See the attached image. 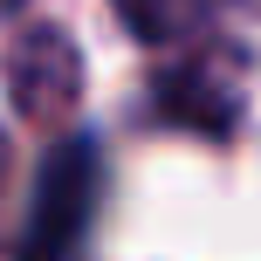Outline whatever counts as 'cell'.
<instances>
[{
    "label": "cell",
    "instance_id": "cell-1",
    "mask_svg": "<svg viewBox=\"0 0 261 261\" xmlns=\"http://www.w3.org/2000/svg\"><path fill=\"white\" fill-rule=\"evenodd\" d=\"M96 186H103L96 144L90 138H62L48 158H41V179H35V199H28L14 261H76L83 241H90Z\"/></svg>",
    "mask_w": 261,
    "mask_h": 261
},
{
    "label": "cell",
    "instance_id": "cell-4",
    "mask_svg": "<svg viewBox=\"0 0 261 261\" xmlns=\"http://www.w3.org/2000/svg\"><path fill=\"white\" fill-rule=\"evenodd\" d=\"M124 14V28L151 48H172V41H193L199 28L220 14V0H110Z\"/></svg>",
    "mask_w": 261,
    "mask_h": 261
},
{
    "label": "cell",
    "instance_id": "cell-3",
    "mask_svg": "<svg viewBox=\"0 0 261 261\" xmlns=\"http://www.w3.org/2000/svg\"><path fill=\"white\" fill-rule=\"evenodd\" d=\"M83 90V62H76V41L62 28H35V35L14 41L7 55V96L28 110V117H55L69 110Z\"/></svg>",
    "mask_w": 261,
    "mask_h": 261
},
{
    "label": "cell",
    "instance_id": "cell-2",
    "mask_svg": "<svg viewBox=\"0 0 261 261\" xmlns=\"http://www.w3.org/2000/svg\"><path fill=\"white\" fill-rule=\"evenodd\" d=\"M241 83H248V55L241 48H199L179 55V62L158 76V110L172 124H193V130H234L241 117Z\"/></svg>",
    "mask_w": 261,
    "mask_h": 261
},
{
    "label": "cell",
    "instance_id": "cell-5",
    "mask_svg": "<svg viewBox=\"0 0 261 261\" xmlns=\"http://www.w3.org/2000/svg\"><path fill=\"white\" fill-rule=\"evenodd\" d=\"M7 7H21V0H0V14H7Z\"/></svg>",
    "mask_w": 261,
    "mask_h": 261
}]
</instances>
